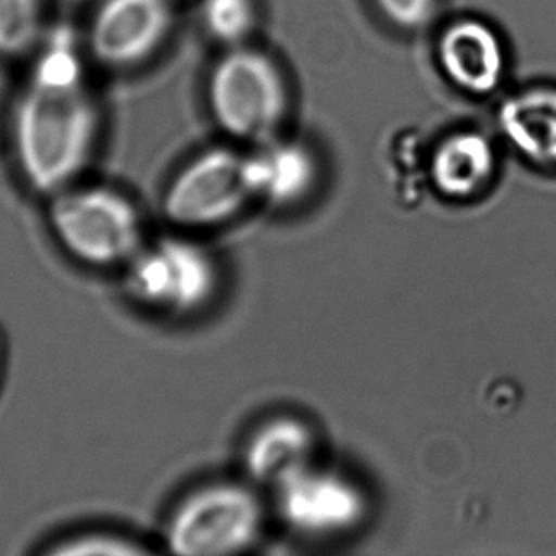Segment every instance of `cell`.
<instances>
[{"instance_id": "277c9868", "label": "cell", "mask_w": 556, "mask_h": 556, "mask_svg": "<svg viewBox=\"0 0 556 556\" xmlns=\"http://www.w3.org/2000/svg\"><path fill=\"white\" fill-rule=\"evenodd\" d=\"M50 225L63 250L96 269L128 265L143 248L138 210L109 187H67L54 194Z\"/></svg>"}, {"instance_id": "30bf717a", "label": "cell", "mask_w": 556, "mask_h": 556, "mask_svg": "<svg viewBox=\"0 0 556 556\" xmlns=\"http://www.w3.org/2000/svg\"><path fill=\"white\" fill-rule=\"evenodd\" d=\"M313 427L294 416H275L250 433L242 450V467L255 488L275 492L298 472L317 464Z\"/></svg>"}, {"instance_id": "7c38bea8", "label": "cell", "mask_w": 556, "mask_h": 556, "mask_svg": "<svg viewBox=\"0 0 556 556\" xmlns=\"http://www.w3.org/2000/svg\"><path fill=\"white\" fill-rule=\"evenodd\" d=\"M503 138L525 161L556 170V86H530L497 109Z\"/></svg>"}, {"instance_id": "d6986e66", "label": "cell", "mask_w": 556, "mask_h": 556, "mask_svg": "<svg viewBox=\"0 0 556 556\" xmlns=\"http://www.w3.org/2000/svg\"><path fill=\"white\" fill-rule=\"evenodd\" d=\"M0 353H2V351H0Z\"/></svg>"}, {"instance_id": "4fadbf2b", "label": "cell", "mask_w": 556, "mask_h": 556, "mask_svg": "<svg viewBox=\"0 0 556 556\" xmlns=\"http://www.w3.org/2000/svg\"><path fill=\"white\" fill-rule=\"evenodd\" d=\"M497 174V151L486 134L462 130L450 134L434 149L431 179L439 194L450 201L477 199Z\"/></svg>"}, {"instance_id": "6da1fadb", "label": "cell", "mask_w": 556, "mask_h": 556, "mask_svg": "<svg viewBox=\"0 0 556 556\" xmlns=\"http://www.w3.org/2000/svg\"><path fill=\"white\" fill-rule=\"evenodd\" d=\"M100 116L77 45L58 33L40 50L12 113V141L25 181L39 193L73 186L98 141Z\"/></svg>"}, {"instance_id": "5bb4252c", "label": "cell", "mask_w": 556, "mask_h": 556, "mask_svg": "<svg viewBox=\"0 0 556 556\" xmlns=\"http://www.w3.org/2000/svg\"><path fill=\"white\" fill-rule=\"evenodd\" d=\"M42 0H0V55H24L40 42Z\"/></svg>"}, {"instance_id": "e0dca14e", "label": "cell", "mask_w": 556, "mask_h": 556, "mask_svg": "<svg viewBox=\"0 0 556 556\" xmlns=\"http://www.w3.org/2000/svg\"><path fill=\"white\" fill-rule=\"evenodd\" d=\"M441 0H374L379 14L401 31H421L433 22Z\"/></svg>"}, {"instance_id": "52a82bcc", "label": "cell", "mask_w": 556, "mask_h": 556, "mask_svg": "<svg viewBox=\"0 0 556 556\" xmlns=\"http://www.w3.org/2000/svg\"><path fill=\"white\" fill-rule=\"evenodd\" d=\"M277 515L305 538H341L355 532L370 515L364 488L348 475L311 465L270 492Z\"/></svg>"}, {"instance_id": "3957f363", "label": "cell", "mask_w": 556, "mask_h": 556, "mask_svg": "<svg viewBox=\"0 0 556 556\" xmlns=\"http://www.w3.org/2000/svg\"><path fill=\"white\" fill-rule=\"evenodd\" d=\"M208 105L217 126L231 138L263 143L287 121V77L262 50L231 48L210 73Z\"/></svg>"}, {"instance_id": "ac0fdd59", "label": "cell", "mask_w": 556, "mask_h": 556, "mask_svg": "<svg viewBox=\"0 0 556 556\" xmlns=\"http://www.w3.org/2000/svg\"><path fill=\"white\" fill-rule=\"evenodd\" d=\"M172 2H174V0H172Z\"/></svg>"}, {"instance_id": "9c48e42d", "label": "cell", "mask_w": 556, "mask_h": 556, "mask_svg": "<svg viewBox=\"0 0 556 556\" xmlns=\"http://www.w3.org/2000/svg\"><path fill=\"white\" fill-rule=\"evenodd\" d=\"M437 62L457 90L488 96L502 86L507 52L492 25L464 17L442 29L437 40Z\"/></svg>"}, {"instance_id": "7a4b0ae2", "label": "cell", "mask_w": 556, "mask_h": 556, "mask_svg": "<svg viewBox=\"0 0 556 556\" xmlns=\"http://www.w3.org/2000/svg\"><path fill=\"white\" fill-rule=\"evenodd\" d=\"M265 505L250 482L212 480L193 488L164 522L168 556H244L262 540Z\"/></svg>"}, {"instance_id": "5b68a950", "label": "cell", "mask_w": 556, "mask_h": 556, "mask_svg": "<svg viewBox=\"0 0 556 556\" xmlns=\"http://www.w3.org/2000/svg\"><path fill=\"white\" fill-rule=\"evenodd\" d=\"M126 267L131 298L166 317L199 315L219 290V269L212 254L184 237H164L141 248Z\"/></svg>"}, {"instance_id": "ba28073f", "label": "cell", "mask_w": 556, "mask_h": 556, "mask_svg": "<svg viewBox=\"0 0 556 556\" xmlns=\"http://www.w3.org/2000/svg\"><path fill=\"white\" fill-rule=\"evenodd\" d=\"M172 27V0H101L88 29L93 60L128 70L148 62Z\"/></svg>"}, {"instance_id": "8fae6325", "label": "cell", "mask_w": 556, "mask_h": 556, "mask_svg": "<svg viewBox=\"0 0 556 556\" xmlns=\"http://www.w3.org/2000/svg\"><path fill=\"white\" fill-rule=\"evenodd\" d=\"M318 161L315 153L300 141L260 143L247 155V176L254 201L288 208L309 199L317 187Z\"/></svg>"}, {"instance_id": "9a60e30c", "label": "cell", "mask_w": 556, "mask_h": 556, "mask_svg": "<svg viewBox=\"0 0 556 556\" xmlns=\"http://www.w3.org/2000/svg\"><path fill=\"white\" fill-rule=\"evenodd\" d=\"M201 17L212 39L242 47L257 24L255 0H202Z\"/></svg>"}, {"instance_id": "2e32d148", "label": "cell", "mask_w": 556, "mask_h": 556, "mask_svg": "<svg viewBox=\"0 0 556 556\" xmlns=\"http://www.w3.org/2000/svg\"><path fill=\"white\" fill-rule=\"evenodd\" d=\"M40 556H163L141 541L113 532H83L55 541Z\"/></svg>"}, {"instance_id": "8992f818", "label": "cell", "mask_w": 556, "mask_h": 556, "mask_svg": "<svg viewBox=\"0 0 556 556\" xmlns=\"http://www.w3.org/2000/svg\"><path fill=\"white\" fill-rule=\"evenodd\" d=\"M254 201L247 176V155L212 148L176 172L164 191V216L181 229H212L239 216Z\"/></svg>"}]
</instances>
